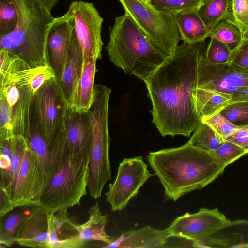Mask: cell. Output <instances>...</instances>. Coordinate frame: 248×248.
Here are the masks:
<instances>
[{
  "label": "cell",
  "mask_w": 248,
  "mask_h": 248,
  "mask_svg": "<svg viewBox=\"0 0 248 248\" xmlns=\"http://www.w3.org/2000/svg\"><path fill=\"white\" fill-rule=\"evenodd\" d=\"M203 43L183 42L144 82L152 102V123L163 137H188L202 121L193 95Z\"/></svg>",
  "instance_id": "cell-1"
},
{
  "label": "cell",
  "mask_w": 248,
  "mask_h": 248,
  "mask_svg": "<svg viewBox=\"0 0 248 248\" xmlns=\"http://www.w3.org/2000/svg\"><path fill=\"white\" fill-rule=\"evenodd\" d=\"M147 160L162 184L165 196L174 201L205 187L226 167L213 153L188 142L178 147L150 152Z\"/></svg>",
  "instance_id": "cell-2"
},
{
  "label": "cell",
  "mask_w": 248,
  "mask_h": 248,
  "mask_svg": "<svg viewBox=\"0 0 248 248\" xmlns=\"http://www.w3.org/2000/svg\"><path fill=\"white\" fill-rule=\"evenodd\" d=\"M106 48L109 60L117 67L144 82L167 58L125 12L116 17L110 28Z\"/></svg>",
  "instance_id": "cell-3"
},
{
  "label": "cell",
  "mask_w": 248,
  "mask_h": 248,
  "mask_svg": "<svg viewBox=\"0 0 248 248\" xmlns=\"http://www.w3.org/2000/svg\"><path fill=\"white\" fill-rule=\"evenodd\" d=\"M11 0L18 13L17 25L12 33L0 36V49L22 59L31 68L48 65L46 36L54 17L37 0Z\"/></svg>",
  "instance_id": "cell-4"
},
{
  "label": "cell",
  "mask_w": 248,
  "mask_h": 248,
  "mask_svg": "<svg viewBox=\"0 0 248 248\" xmlns=\"http://www.w3.org/2000/svg\"><path fill=\"white\" fill-rule=\"evenodd\" d=\"M90 151H68L58 171L43 189L38 205L49 211L68 209L80 204L87 194Z\"/></svg>",
  "instance_id": "cell-5"
},
{
  "label": "cell",
  "mask_w": 248,
  "mask_h": 248,
  "mask_svg": "<svg viewBox=\"0 0 248 248\" xmlns=\"http://www.w3.org/2000/svg\"><path fill=\"white\" fill-rule=\"evenodd\" d=\"M111 90L102 84L95 85L93 100L89 110L92 127V144L88 188L95 199L101 196L106 183L111 179L109 157L110 137L108 108Z\"/></svg>",
  "instance_id": "cell-6"
},
{
  "label": "cell",
  "mask_w": 248,
  "mask_h": 248,
  "mask_svg": "<svg viewBox=\"0 0 248 248\" xmlns=\"http://www.w3.org/2000/svg\"><path fill=\"white\" fill-rule=\"evenodd\" d=\"M153 44L166 57L178 46L180 34L175 14L141 0H118Z\"/></svg>",
  "instance_id": "cell-7"
},
{
  "label": "cell",
  "mask_w": 248,
  "mask_h": 248,
  "mask_svg": "<svg viewBox=\"0 0 248 248\" xmlns=\"http://www.w3.org/2000/svg\"><path fill=\"white\" fill-rule=\"evenodd\" d=\"M25 140L37 159L38 190L40 198L45 186L58 171L68 151L64 124L59 132L54 142L50 144L42 132L31 104L29 135Z\"/></svg>",
  "instance_id": "cell-8"
},
{
  "label": "cell",
  "mask_w": 248,
  "mask_h": 248,
  "mask_svg": "<svg viewBox=\"0 0 248 248\" xmlns=\"http://www.w3.org/2000/svg\"><path fill=\"white\" fill-rule=\"evenodd\" d=\"M32 104L42 132L51 144L64 124L68 106L56 78L46 81L36 92Z\"/></svg>",
  "instance_id": "cell-9"
},
{
  "label": "cell",
  "mask_w": 248,
  "mask_h": 248,
  "mask_svg": "<svg viewBox=\"0 0 248 248\" xmlns=\"http://www.w3.org/2000/svg\"><path fill=\"white\" fill-rule=\"evenodd\" d=\"M147 167L140 156L124 158L120 162L115 180L109 184L105 193L112 211L123 210L148 179L154 176Z\"/></svg>",
  "instance_id": "cell-10"
},
{
  "label": "cell",
  "mask_w": 248,
  "mask_h": 248,
  "mask_svg": "<svg viewBox=\"0 0 248 248\" xmlns=\"http://www.w3.org/2000/svg\"><path fill=\"white\" fill-rule=\"evenodd\" d=\"M69 8L74 17L76 32L82 50L83 62L89 58L97 61L100 59L103 45L101 38L103 18L92 3L74 1Z\"/></svg>",
  "instance_id": "cell-11"
},
{
  "label": "cell",
  "mask_w": 248,
  "mask_h": 248,
  "mask_svg": "<svg viewBox=\"0 0 248 248\" xmlns=\"http://www.w3.org/2000/svg\"><path fill=\"white\" fill-rule=\"evenodd\" d=\"M229 220L217 208H202L196 213H186L178 217L167 229L170 237L186 239L191 242L192 247H199L205 239Z\"/></svg>",
  "instance_id": "cell-12"
},
{
  "label": "cell",
  "mask_w": 248,
  "mask_h": 248,
  "mask_svg": "<svg viewBox=\"0 0 248 248\" xmlns=\"http://www.w3.org/2000/svg\"><path fill=\"white\" fill-rule=\"evenodd\" d=\"M75 30V19L70 9L63 16L54 17L46 36V52L48 65L59 78L68 57Z\"/></svg>",
  "instance_id": "cell-13"
},
{
  "label": "cell",
  "mask_w": 248,
  "mask_h": 248,
  "mask_svg": "<svg viewBox=\"0 0 248 248\" xmlns=\"http://www.w3.org/2000/svg\"><path fill=\"white\" fill-rule=\"evenodd\" d=\"M248 86V74L235 70L228 63L215 64L208 62L204 52L199 59L196 87L232 95Z\"/></svg>",
  "instance_id": "cell-14"
},
{
  "label": "cell",
  "mask_w": 248,
  "mask_h": 248,
  "mask_svg": "<svg viewBox=\"0 0 248 248\" xmlns=\"http://www.w3.org/2000/svg\"><path fill=\"white\" fill-rule=\"evenodd\" d=\"M38 181L37 159L27 143L20 167L11 189L15 208L38 205Z\"/></svg>",
  "instance_id": "cell-15"
},
{
  "label": "cell",
  "mask_w": 248,
  "mask_h": 248,
  "mask_svg": "<svg viewBox=\"0 0 248 248\" xmlns=\"http://www.w3.org/2000/svg\"><path fill=\"white\" fill-rule=\"evenodd\" d=\"M48 214L49 211L42 206H33L16 231L15 242L24 247L51 248L48 233Z\"/></svg>",
  "instance_id": "cell-16"
},
{
  "label": "cell",
  "mask_w": 248,
  "mask_h": 248,
  "mask_svg": "<svg viewBox=\"0 0 248 248\" xmlns=\"http://www.w3.org/2000/svg\"><path fill=\"white\" fill-rule=\"evenodd\" d=\"M78 224L67 209L49 211L48 237L51 248H81L87 242L79 237Z\"/></svg>",
  "instance_id": "cell-17"
},
{
  "label": "cell",
  "mask_w": 248,
  "mask_h": 248,
  "mask_svg": "<svg viewBox=\"0 0 248 248\" xmlns=\"http://www.w3.org/2000/svg\"><path fill=\"white\" fill-rule=\"evenodd\" d=\"M64 126L70 153L91 151L92 134L89 111L78 110L68 105Z\"/></svg>",
  "instance_id": "cell-18"
},
{
  "label": "cell",
  "mask_w": 248,
  "mask_h": 248,
  "mask_svg": "<svg viewBox=\"0 0 248 248\" xmlns=\"http://www.w3.org/2000/svg\"><path fill=\"white\" fill-rule=\"evenodd\" d=\"M83 67V52L75 30L65 64L61 77L57 79L69 106H73L76 88Z\"/></svg>",
  "instance_id": "cell-19"
},
{
  "label": "cell",
  "mask_w": 248,
  "mask_h": 248,
  "mask_svg": "<svg viewBox=\"0 0 248 248\" xmlns=\"http://www.w3.org/2000/svg\"><path fill=\"white\" fill-rule=\"evenodd\" d=\"M248 220H229L199 246V248H248Z\"/></svg>",
  "instance_id": "cell-20"
},
{
  "label": "cell",
  "mask_w": 248,
  "mask_h": 248,
  "mask_svg": "<svg viewBox=\"0 0 248 248\" xmlns=\"http://www.w3.org/2000/svg\"><path fill=\"white\" fill-rule=\"evenodd\" d=\"M170 236L167 228L156 229L150 226L123 232L121 235L104 248H161Z\"/></svg>",
  "instance_id": "cell-21"
},
{
  "label": "cell",
  "mask_w": 248,
  "mask_h": 248,
  "mask_svg": "<svg viewBox=\"0 0 248 248\" xmlns=\"http://www.w3.org/2000/svg\"><path fill=\"white\" fill-rule=\"evenodd\" d=\"M198 10L182 12L175 14L180 39L189 44L203 43L209 37L210 30L198 14Z\"/></svg>",
  "instance_id": "cell-22"
},
{
  "label": "cell",
  "mask_w": 248,
  "mask_h": 248,
  "mask_svg": "<svg viewBox=\"0 0 248 248\" xmlns=\"http://www.w3.org/2000/svg\"><path fill=\"white\" fill-rule=\"evenodd\" d=\"M96 61L93 58H89L83 62L82 72L76 88L72 106L77 110L88 111L92 105Z\"/></svg>",
  "instance_id": "cell-23"
},
{
  "label": "cell",
  "mask_w": 248,
  "mask_h": 248,
  "mask_svg": "<svg viewBox=\"0 0 248 248\" xmlns=\"http://www.w3.org/2000/svg\"><path fill=\"white\" fill-rule=\"evenodd\" d=\"M88 213V220L82 224H78L79 237L87 242L98 241L107 245L111 244L115 238L108 235L106 232L108 217L102 214L98 202L92 205Z\"/></svg>",
  "instance_id": "cell-24"
},
{
  "label": "cell",
  "mask_w": 248,
  "mask_h": 248,
  "mask_svg": "<svg viewBox=\"0 0 248 248\" xmlns=\"http://www.w3.org/2000/svg\"><path fill=\"white\" fill-rule=\"evenodd\" d=\"M193 96L197 112L201 120L220 112L232 98L229 94L196 87Z\"/></svg>",
  "instance_id": "cell-25"
},
{
  "label": "cell",
  "mask_w": 248,
  "mask_h": 248,
  "mask_svg": "<svg viewBox=\"0 0 248 248\" xmlns=\"http://www.w3.org/2000/svg\"><path fill=\"white\" fill-rule=\"evenodd\" d=\"M232 0H204L198 14L206 27L211 30L223 20L233 21L231 4Z\"/></svg>",
  "instance_id": "cell-26"
},
{
  "label": "cell",
  "mask_w": 248,
  "mask_h": 248,
  "mask_svg": "<svg viewBox=\"0 0 248 248\" xmlns=\"http://www.w3.org/2000/svg\"><path fill=\"white\" fill-rule=\"evenodd\" d=\"M224 140L225 139L211 126L201 121L194 130L193 134L187 142L193 146L212 153L219 147Z\"/></svg>",
  "instance_id": "cell-27"
},
{
  "label": "cell",
  "mask_w": 248,
  "mask_h": 248,
  "mask_svg": "<svg viewBox=\"0 0 248 248\" xmlns=\"http://www.w3.org/2000/svg\"><path fill=\"white\" fill-rule=\"evenodd\" d=\"M210 38H215L226 44L232 50L243 39V34L239 26L233 21L223 20L210 30Z\"/></svg>",
  "instance_id": "cell-28"
},
{
  "label": "cell",
  "mask_w": 248,
  "mask_h": 248,
  "mask_svg": "<svg viewBox=\"0 0 248 248\" xmlns=\"http://www.w3.org/2000/svg\"><path fill=\"white\" fill-rule=\"evenodd\" d=\"M16 143L15 135L0 140V167L1 185L11 191L12 162Z\"/></svg>",
  "instance_id": "cell-29"
},
{
  "label": "cell",
  "mask_w": 248,
  "mask_h": 248,
  "mask_svg": "<svg viewBox=\"0 0 248 248\" xmlns=\"http://www.w3.org/2000/svg\"><path fill=\"white\" fill-rule=\"evenodd\" d=\"M30 210L9 215L0 223V247H11L15 242L16 231L25 218L29 215Z\"/></svg>",
  "instance_id": "cell-30"
},
{
  "label": "cell",
  "mask_w": 248,
  "mask_h": 248,
  "mask_svg": "<svg viewBox=\"0 0 248 248\" xmlns=\"http://www.w3.org/2000/svg\"><path fill=\"white\" fill-rule=\"evenodd\" d=\"M18 13L11 0H0V36H5L16 29Z\"/></svg>",
  "instance_id": "cell-31"
},
{
  "label": "cell",
  "mask_w": 248,
  "mask_h": 248,
  "mask_svg": "<svg viewBox=\"0 0 248 248\" xmlns=\"http://www.w3.org/2000/svg\"><path fill=\"white\" fill-rule=\"evenodd\" d=\"M204 0H149L148 3L155 8L175 14L198 10Z\"/></svg>",
  "instance_id": "cell-32"
},
{
  "label": "cell",
  "mask_w": 248,
  "mask_h": 248,
  "mask_svg": "<svg viewBox=\"0 0 248 248\" xmlns=\"http://www.w3.org/2000/svg\"><path fill=\"white\" fill-rule=\"evenodd\" d=\"M210 41L204 56L210 62L215 64H228L231 53V49L222 42L210 38Z\"/></svg>",
  "instance_id": "cell-33"
},
{
  "label": "cell",
  "mask_w": 248,
  "mask_h": 248,
  "mask_svg": "<svg viewBox=\"0 0 248 248\" xmlns=\"http://www.w3.org/2000/svg\"><path fill=\"white\" fill-rule=\"evenodd\" d=\"M220 113L233 124H248V101L229 103Z\"/></svg>",
  "instance_id": "cell-34"
},
{
  "label": "cell",
  "mask_w": 248,
  "mask_h": 248,
  "mask_svg": "<svg viewBox=\"0 0 248 248\" xmlns=\"http://www.w3.org/2000/svg\"><path fill=\"white\" fill-rule=\"evenodd\" d=\"M212 153L220 163L225 166L247 154L245 150L240 146L226 140Z\"/></svg>",
  "instance_id": "cell-35"
},
{
  "label": "cell",
  "mask_w": 248,
  "mask_h": 248,
  "mask_svg": "<svg viewBox=\"0 0 248 248\" xmlns=\"http://www.w3.org/2000/svg\"><path fill=\"white\" fill-rule=\"evenodd\" d=\"M228 64L237 71L248 74V37H243L240 44L231 50Z\"/></svg>",
  "instance_id": "cell-36"
},
{
  "label": "cell",
  "mask_w": 248,
  "mask_h": 248,
  "mask_svg": "<svg viewBox=\"0 0 248 248\" xmlns=\"http://www.w3.org/2000/svg\"><path fill=\"white\" fill-rule=\"evenodd\" d=\"M14 135L11 108L5 95L0 94V140Z\"/></svg>",
  "instance_id": "cell-37"
},
{
  "label": "cell",
  "mask_w": 248,
  "mask_h": 248,
  "mask_svg": "<svg viewBox=\"0 0 248 248\" xmlns=\"http://www.w3.org/2000/svg\"><path fill=\"white\" fill-rule=\"evenodd\" d=\"M202 121L208 124L224 139L233 133L239 126L229 121L220 112L203 119Z\"/></svg>",
  "instance_id": "cell-38"
},
{
  "label": "cell",
  "mask_w": 248,
  "mask_h": 248,
  "mask_svg": "<svg viewBox=\"0 0 248 248\" xmlns=\"http://www.w3.org/2000/svg\"><path fill=\"white\" fill-rule=\"evenodd\" d=\"M231 9L233 19L243 35L248 31V0H232Z\"/></svg>",
  "instance_id": "cell-39"
},
{
  "label": "cell",
  "mask_w": 248,
  "mask_h": 248,
  "mask_svg": "<svg viewBox=\"0 0 248 248\" xmlns=\"http://www.w3.org/2000/svg\"><path fill=\"white\" fill-rule=\"evenodd\" d=\"M15 150L12 158L11 169V187L20 167L27 142L25 139L21 136H16Z\"/></svg>",
  "instance_id": "cell-40"
},
{
  "label": "cell",
  "mask_w": 248,
  "mask_h": 248,
  "mask_svg": "<svg viewBox=\"0 0 248 248\" xmlns=\"http://www.w3.org/2000/svg\"><path fill=\"white\" fill-rule=\"evenodd\" d=\"M225 140L240 146L248 154V124L239 125L237 130Z\"/></svg>",
  "instance_id": "cell-41"
},
{
  "label": "cell",
  "mask_w": 248,
  "mask_h": 248,
  "mask_svg": "<svg viewBox=\"0 0 248 248\" xmlns=\"http://www.w3.org/2000/svg\"><path fill=\"white\" fill-rule=\"evenodd\" d=\"M14 208L10 191L0 185V217L4 216Z\"/></svg>",
  "instance_id": "cell-42"
},
{
  "label": "cell",
  "mask_w": 248,
  "mask_h": 248,
  "mask_svg": "<svg viewBox=\"0 0 248 248\" xmlns=\"http://www.w3.org/2000/svg\"><path fill=\"white\" fill-rule=\"evenodd\" d=\"M246 101H248V86L243 87L234 92L232 95L229 103Z\"/></svg>",
  "instance_id": "cell-43"
},
{
  "label": "cell",
  "mask_w": 248,
  "mask_h": 248,
  "mask_svg": "<svg viewBox=\"0 0 248 248\" xmlns=\"http://www.w3.org/2000/svg\"><path fill=\"white\" fill-rule=\"evenodd\" d=\"M41 5L48 12H51L53 8L58 3L59 0H37Z\"/></svg>",
  "instance_id": "cell-44"
},
{
  "label": "cell",
  "mask_w": 248,
  "mask_h": 248,
  "mask_svg": "<svg viewBox=\"0 0 248 248\" xmlns=\"http://www.w3.org/2000/svg\"><path fill=\"white\" fill-rule=\"evenodd\" d=\"M244 37H248V31H247L243 35Z\"/></svg>",
  "instance_id": "cell-45"
},
{
  "label": "cell",
  "mask_w": 248,
  "mask_h": 248,
  "mask_svg": "<svg viewBox=\"0 0 248 248\" xmlns=\"http://www.w3.org/2000/svg\"><path fill=\"white\" fill-rule=\"evenodd\" d=\"M141 0L144 2H148V1H149V0Z\"/></svg>",
  "instance_id": "cell-46"
}]
</instances>
